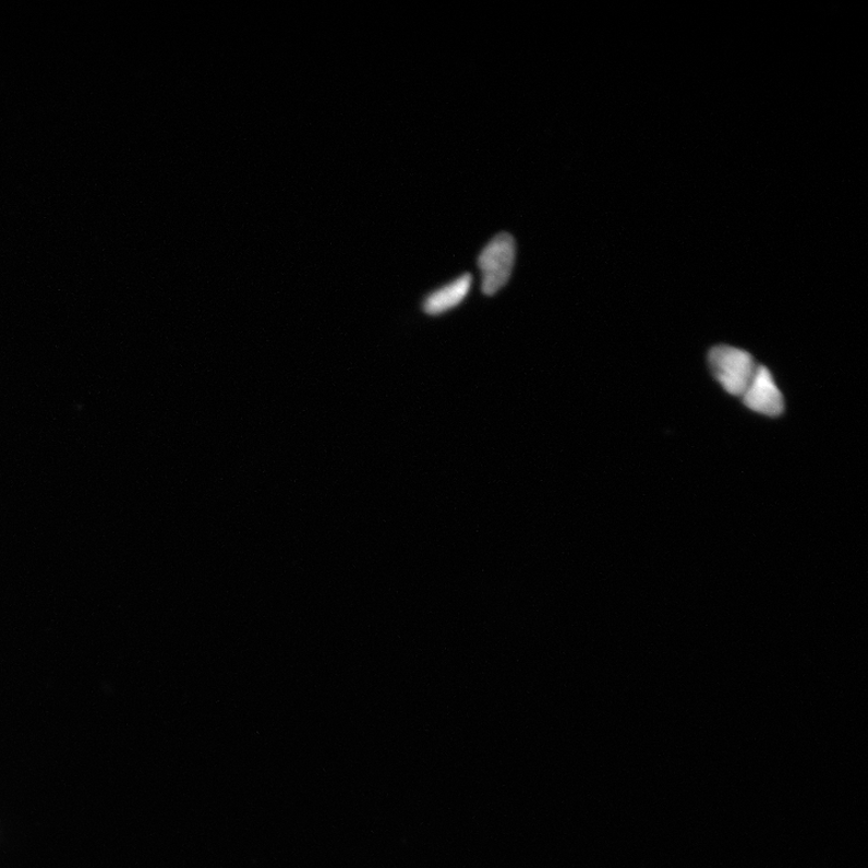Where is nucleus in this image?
Segmentation results:
<instances>
[{
  "mask_svg": "<svg viewBox=\"0 0 868 868\" xmlns=\"http://www.w3.org/2000/svg\"><path fill=\"white\" fill-rule=\"evenodd\" d=\"M472 287V277L465 274L442 289L432 292L424 302V312L429 315H441L460 305Z\"/></svg>",
  "mask_w": 868,
  "mask_h": 868,
  "instance_id": "nucleus-4",
  "label": "nucleus"
},
{
  "mask_svg": "<svg viewBox=\"0 0 868 868\" xmlns=\"http://www.w3.org/2000/svg\"><path fill=\"white\" fill-rule=\"evenodd\" d=\"M517 245L509 233H499L482 251L478 258L482 272V290L486 296H494L505 288L510 279Z\"/></svg>",
  "mask_w": 868,
  "mask_h": 868,
  "instance_id": "nucleus-1",
  "label": "nucleus"
},
{
  "mask_svg": "<svg viewBox=\"0 0 868 868\" xmlns=\"http://www.w3.org/2000/svg\"><path fill=\"white\" fill-rule=\"evenodd\" d=\"M745 405L752 411L767 417H780L784 410V399L771 372L758 367L744 395Z\"/></svg>",
  "mask_w": 868,
  "mask_h": 868,
  "instance_id": "nucleus-3",
  "label": "nucleus"
},
{
  "mask_svg": "<svg viewBox=\"0 0 868 868\" xmlns=\"http://www.w3.org/2000/svg\"><path fill=\"white\" fill-rule=\"evenodd\" d=\"M710 365L715 379L733 396L745 394L758 369L750 353L726 346L711 350Z\"/></svg>",
  "mask_w": 868,
  "mask_h": 868,
  "instance_id": "nucleus-2",
  "label": "nucleus"
}]
</instances>
